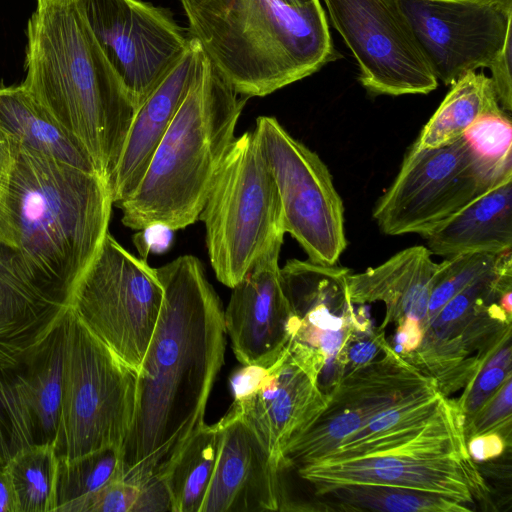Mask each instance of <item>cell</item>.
I'll return each mask as SVG.
<instances>
[{
  "instance_id": "obj_1",
  "label": "cell",
  "mask_w": 512,
  "mask_h": 512,
  "mask_svg": "<svg viewBox=\"0 0 512 512\" xmlns=\"http://www.w3.org/2000/svg\"><path fill=\"white\" fill-rule=\"evenodd\" d=\"M163 287L158 321L138 370L137 398L122 446L123 478L163 479L204 423L224 364V309L202 263L182 255L155 268Z\"/></svg>"
},
{
  "instance_id": "obj_2",
  "label": "cell",
  "mask_w": 512,
  "mask_h": 512,
  "mask_svg": "<svg viewBox=\"0 0 512 512\" xmlns=\"http://www.w3.org/2000/svg\"><path fill=\"white\" fill-rule=\"evenodd\" d=\"M0 181V272L32 295L68 307L69 294L108 231V183L12 142Z\"/></svg>"
},
{
  "instance_id": "obj_3",
  "label": "cell",
  "mask_w": 512,
  "mask_h": 512,
  "mask_svg": "<svg viewBox=\"0 0 512 512\" xmlns=\"http://www.w3.org/2000/svg\"><path fill=\"white\" fill-rule=\"evenodd\" d=\"M22 86L112 175L137 107L96 42L78 1L37 3Z\"/></svg>"
},
{
  "instance_id": "obj_4",
  "label": "cell",
  "mask_w": 512,
  "mask_h": 512,
  "mask_svg": "<svg viewBox=\"0 0 512 512\" xmlns=\"http://www.w3.org/2000/svg\"><path fill=\"white\" fill-rule=\"evenodd\" d=\"M195 39L241 96L264 97L341 57L320 0H179Z\"/></svg>"
},
{
  "instance_id": "obj_5",
  "label": "cell",
  "mask_w": 512,
  "mask_h": 512,
  "mask_svg": "<svg viewBox=\"0 0 512 512\" xmlns=\"http://www.w3.org/2000/svg\"><path fill=\"white\" fill-rule=\"evenodd\" d=\"M248 98L202 53L199 71L134 191L116 205L133 230H178L199 219L215 176L235 140Z\"/></svg>"
},
{
  "instance_id": "obj_6",
  "label": "cell",
  "mask_w": 512,
  "mask_h": 512,
  "mask_svg": "<svg viewBox=\"0 0 512 512\" xmlns=\"http://www.w3.org/2000/svg\"><path fill=\"white\" fill-rule=\"evenodd\" d=\"M199 219L216 278L229 288L267 254L281 249L285 230L280 197L253 131L235 138Z\"/></svg>"
},
{
  "instance_id": "obj_7",
  "label": "cell",
  "mask_w": 512,
  "mask_h": 512,
  "mask_svg": "<svg viewBox=\"0 0 512 512\" xmlns=\"http://www.w3.org/2000/svg\"><path fill=\"white\" fill-rule=\"evenodd\" d=\"M62 336L59 457L122 449L135 413L138 371L91 333L69 307Z\"/></svg>"
},
{
  "instance_id": "obj_8",
  "label": "cell",
  "mask_w": 512,
  "mask_h": 512,
  "mask_svg": "<svg viewBox=\"0 0 512 512\" xmlns=\"http://www.w3.org/2000/svg\"><path fill=\"white\" fill-rule=\"evenodd\" d=\"M462 413L447 399L407 442L379 453L298 467L318 495L348 484L388 485L445 494L474 504L485 484L468 454Z\"/></svg>"
},
{
  "instance_id": "obj_9",
  "label": "cell",
  "mask_w": 512,
  "mask_h": 512,
  "mask_svg": "<svg viewBox=\"0 0 512 512\" xmlns=\"http://www.w3.org/2000/svg\"><path fill=\"white\" fill-rule=\"evenodd\" d=\"M162 301L155 268L108 232L73 286L67 305L91 333L138 371Z\"/></svg>"
},
{
  "instance_id": "obj_10",
  "label": "cell",
  "mask_w": 512,
  "mask_h": 512,
  "mask_svg": "<svg viewBox=\"0 0 512 512\" xmlns=\"http://www.w3.org/2000/svg\"><path fill=\"white\" fill-rule=\"evenodd\" d=\"M253 133L278 189L285 233L308 260L335 265L347 240L343 203L329 169L274 117H258Z\"/></svg>"
},
{
  "instance_id": "obj_11",
  "label": "cell",
  "mask_w": 512,
  "mask_h": 512,
  "mask_svg": "<svg viewBox=\"0 0 512 512\" xmlns=\"http://www.w3.org/2000/svg\"><path fill=\"white\" fill-rule=\"evenodd\" d=\"M501 181L483 169L462 138L439 148L412 145L373 217L386 235L423 237Z\"/></svg>"
},
{
  "instance_id": "obj_12",
  "label": "cell",
  "mask_w": 512,
  "mask_h": 512,
  "mask_svg": "<svg viewBox=\"0 0 512 512\" xmlns=\"http://www.w3.org/2000/svg\"><path fill=\"white\" fill-rule=\"evenodd\" d=\"M372 95L428 94L438 79L398 0H323Z\"/></svg>"
},
{
  "instance_id": "obj_13",
  "label": "cell",
  "mask_w": 512,
  "mask_h": 512,
  "mask_svg": "<svg viewBox=\"0 0 512 512\" xmlns=\"http://www.w3.org/2000/svg\"><path fill=\"white\" fill-rule=\"evenodd\" d=\"M106 59L138 108L186 52L191 37L166 9L142 0H78Z\"/></svg>"
},
{
  "instance_id": "obj_14",
  "label": "cell",
  "mask_w": 512,
  "mask_h": 512,
  "mask_svg": "<svg viewBox=\"0 0 512 512\" xmlns=\"http://www.w3.org/2000/svg\"><path fill=\"white\" fill-rule=\"evenodd\" d=\"M438 80L488 68L512 35V0H398Z\"/></svg>"
},
{
  "instance_id": "obj_15",
  "label": "cell",
  "mask_w": 512,
  "mask_h": 512,
  "mask_svg": "<svg viewBox=\"0 0 512 512\" xmlns=\"http://www.w3.org/2000/svg\"><path fill=\"white\" fill-rule=\"evenodd\" d=\"M324 364L319 350L290 339L263 385L253 395L232 403L228 411L252 430L279 470L285 468L289 445L313 424L328 402L318 386Z\"/></svg>"
},
{
  "instance_id": "obj_16",
  "label": "cell",
  "mask_w": 512,
  "mask_h": 512,
  "mask_svg": "<svg viewBox=\"0 0 512 512\" xmlns=\"http://www.w3.org/2000/svg\"><path fill=\"white\" fill-rule=\"evenodd\" d=\"M385 352L384 359L362 365L340 383L318 418L287 448L286 467L320 460L373 416L435 380L389 347Z\"/></svg>"
},
{
  "instance_id": "obj_17",
  "label": "cell",
  "mask_w": 512,
  "mask_h": 512,
  "mask_svg": "<svg viewBox=\"0 0 512 512\" xmlns=\"http://www.w3.org/2000/svg\"><path fill=\"white\" fill-rule=\"evenodd\" d=\"M276 249L233 288L224 322L240 364L270 367L294 335L297 320L285 293Z\"/></svg>"
},
{
  "instance_id": "obj_18",
  "label": "cell",
  "mask_w": 512,
  "mask_h": 512,
  "mask_svg": "<svg viewBox=\"0 0 512 512\" xmlns=\"http://www.w3.org/2000/svg\"><path fill=\"white\" fill-rule=\"evenodd\" d=\"M221 442L200 512L282 510L279 469L252 430L227 412Z\"/></svg>"
},
{
  "instance_id": "obj_19",
  "label": "cell",
  "mask_w": 512,
  "mask_h": 512,
  "mask_svg": "<svg viewBox=\"0 0 512 512\" xmlns=\"http://www.w3.org/2000/svg\"><path fill=\"white\" fill-rule=\"evenodd\" d=\"M202 53L199 43L191 37L186 52L137 108L117 165L107 181L113 204L128 197L143 177L199 71Z\"/></svg>"
},
{
  "instance_id": "obj_20",
  "label": "cell",
  "mask_w": 512,
  "mask_h": 512,
  "mask_svg": "<svg viewBox=\"0 0 512 512\" xmlns=\"http://www.w3.org/2000/svg\"><path fill=\"white\" fill-rule=\"evenodd\" d=\"M427 247L413 246L397 252L382 264L347 276L352 303L383 301L386 319H417L427 324L428 304L437 263Z\"/></svg>"
},
{
  "instance_id": "obj_21",
  "label": "cell",
  "mask_w": 512,
  "mask_h": 512,
  "mask_svg": "<svg viewBox=\"0 0 512 512\" xmlns=\"http://www.w3.org/2000/svg\"><path fill=\"white\" fill-rule=\"evenodd\" d=\"M431 254L501 253L512 247V177L471 200L423 236Z\"/></svg>"
},
{
  "instance_id": "obj_22",
  "label": "cell",
  "mask_w": 512,
  "mask_h": 512,
  "mask_svg": "<svg viewBox=\"0 0 512 512\" xmlns=\"http://www.w3.org/2000/svg\"><path fill=\"white\" fill-rule=\"evenodd\" d=\"M0 128L14 143L99 174L81 143L64 130L22 85L0 87Z\"/></svg>"
},
{
  "instance_id": "obj_23",
  "label": "cell",
  "mask_w": 512,
  "mask_h": 512,
  "mask_svg": "<svg viewBox=\"0 0 512 512\" xmlns=\"http://www.w3.org/2000/svg\"><path fill=\"white\" fill-rule=\"evenodd\" d=\"M444 399L436 380H433L373 416L318 461L355 458L395 448L415 437Z\"/></svg>"
},
{
  "instance_id": "obj_24",
  "label": "cell",
  "mask_w": 512,
  "mask_h": 512,
  "mask_svg": "<svg viewBox=\"0 0 512 512\" xmlns=\"http://www.w3.org/2000/svg\"><path fill=\"white\" fill-rule=\"evenodd\" d=\"M503 110L490 77L469 71L454 83L413 143L417 148H439L459 140L482 116Z\"/></svg>"
},
{
  "instance_id": "obj_25",
  "label": "cell",
  "mask_w": 512,
  "mask_h": 512,
  "mask_svg": "<svg viewBox=\"0 0 512 512\" xmlns=\"http://www.w3.org/2000/svg\"><path fill=\"white\" fill-rule=\"evenodd\" d=\"M221 442L219 421L201 426L186 443L163 477L172 512H200Z\"/></svg>"
},
{
  "instance_id": "obj_26",
  "label": "cell",
  "mask_w": 512,
  "mask_h": 512,
  "mask_svg": "<svg viewBox=\"0 0 512 512\" xmlns=\"http://www.w3.org/2000/svg\"><path fill=\"white\" fill-rule=\"evenodd\" d=\"M62 338L61 323L23 363L38 443H57L62 400Z\"/></svg>"
},
{
  "instance_id": "obj_27",
  "label": "cell",
  "mask_w": 512,
  "mask_h": 512,
  "mask_svg": "<svg viewBox=\"0 0 512 512\" xmlns=\"http://www.w3.org/2000/svg\"><path fill=\"white\" fill-rule=\"evenodd\" d=\"M323 495L349 510L464 512L472 509L470 504L445 494L388 485H340L328 489Z\"/></svg>"
},
{
  "instance_id": "obj_28",
  "label": "cell",
  "mask_w": 512,
  "mask_h": 512,
  "mask_svg": "<svg viewBox=\"0 0 512 512\" xmlns=\"http://www.w3.org/2000/svg\"><path fill=\"white\" fill-rule=\"evenodd\" d=\"M116 479H124L121 448L60 457L56 512H87L93 495Z\"/></svg>"
},
{
  "instance_id": "obj_29",
  "label": "cell",
  "mask_w": 512,
  "mask_h": 512,
  "mask_svg": "<svg viewBox=\"0 0 512 512\" xmlns=\"http://www.w3.org/2000/svg\"><path fill=\"white\" fill-rule=\"evenodd\" d=\"M59 463L56 442H47L20 450L5 464L20 512L56 511Z\"/></svg>"
},
{
  "instance_id": "obj_30",
  "label": "cell",
  "mask_w": 512,
  "mask_h": 512,
  "mask_svg": "<svg viewBox=\"0 0 512 512\" xmlns=\"http://www.w3.org/2000/svg\"><path fill=\"white\" fill-rule=\"evenodd\" d=\"M38 443L23 364L0 367V464Z\"/></svg>"
},
{
  "instance_id": "obj_31",
  "label": "cell",
  "mask_w": 512,
  "mask_h": 512,
  "mask_svg": "<svg viewBox=\"0 0 512 512\" xmlns=\"http://www.w3.org/2000/svg\"><path fill=\"white\" fill-rule=\"evenodd\" d=\"M461 138L492 178L512 177V125L504 110L482 116Z\"/></svg>"
},
{
  "instance_id": "obj_32",
  "label": "cell",
  "mask_w": 512,
  "mask_h": 512,
  "mask_svg": "<svg viewBox=\"0 0 512 512\" xmlns=\"http://www.w3.org/2000/svg\"><path fill=\"white\" fill-rule=\"evenodd\" d=\"M499 255L500 253L465 252L449 256L437 263L428 304L427 324L433 321L452 297L492 269Z\"/></svg>"
},
{
  "instance_id": "obj_33",
  "label": "cell",
  "mask_w": 512,
  "mask_h": 512,
  "mask_svg": "<svg viewBox=\"0 0 512 512\" xmlns=\"http://www.w3.org/2000/svg\"><path fill=\"white\" fill-rule=\"evenodd\" d=\"M139 496L138 485L125 479H116L93 495L87 512H134Z\"/></svg>"
},
{
  "instance_id": "obj_34",
  "label": "cell",
  "mask_w": 512,
  "mask_h": 512,
  "mask_svg": "<svg viewBox=\"0 0 512 512\" xmlns=\"http://www.w3.org/2000/svg\"><path fill=\"white\" fill-rule=\"evenodd\" d=\"M511 375H509L497 391L485 402L488 407L481 410L474 422V435L494 429L511 415Z\"/></svg>"
},
{
  "instance_id": "obj_35",
  "label": "cell",
  "mask_w": 512,
  "mask_h": 512,
  "mask_svg": "<svg viewBox=\"0 0 512 512\" xmlns=\"http://www.w3.org/2000/svg\"><path fill=\"white\" fill-rule=\"evenodd\" d=\"M511 43L512 35H509L501 52L488 67L499 105L505 112L512 109Z\"/></svg>"
},
{
  "instance_id": "obj_36",
  "label": "cell",
  "mask_w": 512,
  "mask_h": 512,
  "mask_svg": "<svg viewBox=\"0 0 512 512\" xmlns=\"http://www.w3.org/2000/svg\"><path fill=\"white\" fill-rule=\"evenodd\" d=\"M270 367L258 364H241L229 378L233 403L253 395L265 382Z\"/></svg>"
},
{
  "instance_id": "obj_37",
  "label": "cell",
  "mask_w": 512,
  "mask_h": 512,
  "mask_svg": "<svg viewBox=\"0 0 512 512\" xmlns=\"http://www.w3.org/2000/svg\"><path fill=\"white\" fill-rule=\"evenodd\" d=\"M506 370L509 369L502 367L484 369L467 398L465 407L468 413L477 411L479 407L481 409L485 402L497 391L510 375V371L506 373Z\"/></svg>"
},
{
  "instance_id": "obj_38",
  "label": "cell",
  "mask_w": 512,
  "mask_h": 512,
  "mask_svg": "<svg viewBox=\"0 0 512 512\" xmlns=\"http://www.w3.org/2000/svg\"><path fill=\"white\" fill-rule=\"evenodd\" d=\"M466 447L473 460L485 461L500 456L505 449V442L499 434L485 432L474 435Z\"/></svg>"
},
{
  "instance_id": "obj_39",
  "label": "cell",
  "mask_w": 512,
  "mask_h": 512,
  "mask_svg": "<svg viewBox=\"0 0 512 512\" xmlns=\"http://www.w3.org/2000/svg\"><path fill=\"white\" fill-rule=\"evenodd\" d=\"M424 339V328L421 323L412 317H405L400 321L396 332V342L403 352L415 351Z\"/></svg>"
},
{
  "instance_id": "obj_40",
  "label": "cell",
  "mask_w": 512,
  "mask_h": 512,
  "mask_svg": "<svg viewBox=\"0 0 512 512\" xmlns=\"http://www.w3.org/2000/svg\"><path fill=\"white\" fill-rule=\"evenodd\" d=\"M0 512H20L19 500L9 471L0 464Z\"/></svg>"
},
{
  "instance_id": "obj_41",
  "label": "cell",
  "mask_w": 512,
  "mask_h": 512,
  "mask_svg": "<svg viewBox=\"0 0 512 512\" xmlns=\"http://www.w3.org/2000/svg\"><path fill=\"white\" fill-rule=\"evenodd\" d=\"M378 341H362L354 344L348 351L350 361L356 366L369 363L376 356Z\"/></svg>"
},
{
  "instance_id": "obj_42",
  "label": "cell",
  "mask_w": 512,
  "mask_h": 512,
  "mask_svg": "<svg viewBox=\"0 0 512 512\" xmlns=\"http://www.w3.org/2000/svg\"><path fill=\"white\" fill-rule=\"evenodd\" d=\"M12 163V143L0 128V181L8 173Z\"/></svg>"
},
{
  "instance_id": "obj_43",
  "label": "cell",
  "mask_w": 512,
  "mask_h": 512,
  "mask_svg": "<svg viewBox=\"0 0 512 512\" xmlns=\"http://www.w3.org/2000/svg\"><path fill=\"white\" fill-rule=\"evenodd\" d=\"M511 363V351L510 347L508 346L505 349H502L500 352L495 354L486 364L485 368L490 367H502L509 369ZM484 368V369H485Z\"/></svg>"
},
{
  "instance_id": "obj_44",
  "label": "cell",
  "mask_w": 512,
  "mask_h": 512,
  "mask_svg": "<svg viewBox=\"0 0 512 512\" xmlns=\"http://www.w3.org/2000/svg\"><path fill=\"white\" fill-rule=\"evenodd\" d=\"M511 288H508L504 290L498 300L499 306L502 308V310L507 313L508 315L512 312V302H511Z\"/></svg>"
},
{
  "instance_id": "obj_45",
  "label": "cell",
  "mask_w": 512,
  "mask_h": 512,
  "mask_svg": "<svg viewBox=\"0 0 512 512\" xmlns=\"http://www.w3.org/2000/svg\"><path fill=\"white\" fill-rule=\"evenodd\" d=\"M78 0H37V3L54 4V5H68Z\"/></svg>"
}]
</instances>
